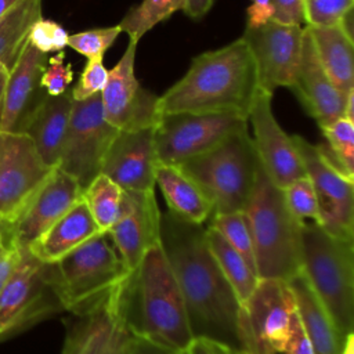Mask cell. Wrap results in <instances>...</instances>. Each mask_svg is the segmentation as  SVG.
<instances>
[{"mask_svg":"<svg viewBox=\"0 0 354 354\" xmlns=\"http://www.w3.org/2000/svg\"><path fill=\"white\" fill-rule=\"evenodd\" d=\"M72 102L71 91L57 97L44 94L24 116L17 129V131L26 134L33 141L44 163L51 167H57L59 162Z\"/></svg>","mask_w":354,"mask_h":354,"instance_id":"obj_23","label":"cell"},{"mask_svg":"<svg viewBox=\"0 0 354 354\" xmlns=\"http://www.w3.org/2000/svg\"><path fill=\"white\" fill-rule=\"evenodd\" d=\"M354 0H303V18L308 28L339 25L353 11Z\"/></svg>","mask_w":354,"mask_h":354,"instance_id":"obj_34","label":"cell"},{"mask_svg":"<svg viewBox=\"0 0 354 354\" xmlns=\"http://www.w3.org/2000/svg\"><path fill=\"white\" fill-rule=\"evenodd\" d=\"M180 353L181 351H174L153 340L131 333V337L129 340L124 354H180Z\"/></svg>","mask_w":354,"mask_h":354,"instance_id":"obj_44","label":"cell"},{"mask_svg":"<svg viewBox=\"0 0 354 354\" xmlns=\"http://www.w3.org/2000/svg\"><path fill=\"white\" fill-rule=\"evenodd\" d=\"M301 271L340 335L354 333V239L333 236L317 223L304 221Z\"/></svg>","mask_w":354,"mask_h":354,"instance_id":"obj_5","label":"cell"},{"mask_svg":"<svg viewBox=\"0 0 354 354\" xmlns=\"http://www.w3.org/2000/svg\"><path fill=\"white\" fill-rule=\"evenodd\" d=\"M304 111L317 120L319 127L329 126L343 118L346 97L324 72L307 28L303 30V46L295 79L289 87Z\"/></svg>","mask_w":354,"mask_h":354,"instance_id":"obj_21","label":"cell"},{"mask_svg":"<svg viewBox=\"0 0 354 354\" xmlns=\"http://www.w3.org/2000/svg\"><path fill=\"white\" fill-rule=\"evenodd\" d=\"M315 55L333 86L344 95L354 90V47L340 25L308 28Z\"/></svg>","mask_w":354,"mask_h":354,"instance_id":"obj_27","label":"cell"},{"mask_svg":"<svg viewBox=\"0 0 354 354\" xmlns=\"http://www.w3.org/2000/svg\"><path fill=\"white\" fill-rule=\"evenodd\" d=\"M118 131L104 116L101 94L73 101L57 167L84 189L101 173L102 160Z\"/></svg>","mask_w":354,"mask_h":354,"instance_id":"obj_11","label":"cell"},{"mask_svg":"<svg viewBox=\"0 0 354 354\" xmlns=\"http://www.w3.org/2000/svg\"><path fill=\"white\" fill-rule=\"evenodd\" d=\"M8 76H10L8 68L0 61V108H1V104H3V100H4V93H6Z\"/></svg>","mask_w":354,"mask_h":354,"instance_id":"obj_48","label":"cell"},{"mask_svg":"<svg viewBox=\"0 0 354 354\" xmlns=\"http://www.w3.org/2000/svg\"><path fill=\"white\" fill-rule=\"evenodd\" d=\"M180 354H184V351H181V353H180Z\"/></svg>","mask_w":354,"mask_h":354,"instance_id":"obj_52","label":"cell"},{"mask_svg":"<svg viewBox=\"0 0 354 354\" xmlns=\"http://www.w3.org/2000/svg\"><path fill=\"white\" fill-rule=\"evenodd\" d=\"M321 130L325 142L317 145L319 153L332 167L354 180V123L340 118Z\"/></svg>","mask_w":354,"mask_h":354,"instance_id":"obj_30","label":"cell"},{"mask_svg":"<svg viewBox=\"0 0 354 354\" xmlns=\"http://www.w3.org/2000/svg\"><path fill=\"white\" fill-rule=\"evenodd\" d=\"M300 324L313 346L314 354H340L344 339L329 313L310 286L303 271L288 281Z\"/></svg>","mask_w":354,"mask_h":354,"instance_id":"obj_25","label":"cell"},{"mask_svg":"<svg viewBox=\"0 0 354 354\" xmlns=\"http://www.w3.org/2000/svg\"><path fill=\"white\" fill-rule=\"evenodd\" d=\"M155 184L159 187L170 213L194 224H205L213 206L201 187L177 165L158 163Z\"/></svg>","mask_w":354,"mask_h":354,"instance_id":"obj_26","label":"cell"},{"mask_svg":"<svg viewBox=\"0 0 354 354\" xmlns=\"http://www.w3.org/2000/svg\"><path fill=\"white\" fill-rule=\"evenodd\" d=\"M68 32L65 28L51 19L40 18L30 29L28 41L40 53L48 55L50 53L64 51L68 46Z\"/></svg>","mask_w":354,"mask_h":354,"instance_id":"obj_37","label":"cell"},{"mask_svg":"<svg viewBox=\"0 0 354 354\" xmlns=\"http://www.w3.org/2000/svg\"><path fill=\"white\" fill-rule=\"evenodd\" d=\"M214 0H185L184 12L192 19L203 18L212 8Z\"/></svg>","mask_w":354,"mask_h":354,"instance_id":"obj_46","label":"cell"},{"mask_svg":"<svg viewBox=\"0 0 354 354\" xmlns=\"http://www.w3.org/2000/svg\"><path fill=\"white\" fill-rule=\"evenodd\" d=\"M248 218L259 279L289 281L301 271V228L286 206L283 192L259 166L243 209Z\"/></svg>","mask_w":354,"mask_h":354,"instance_id":"obj_4","label":"cell"},{"mask_svg":"<svg viewBox=\"0 0 354 354\" xmlns=\"http://www.w3.org/2000/svg\"><path fill=\"white\" fill-rule=\"evenodd\" d=\"M225 354H248V353H245V351H242V350H236V348H231V347L225 346Z\"/></svg>","mask_w":354,"mask_h":354,"instance_id":"obj_51","label":"cell"},{"mask_svg":"<svg viewBox=\"0 0 354 354\" xmlns=\"http://www.w3.org/2000/svg\"><path fill=\"white\" fill-rule=\"evenodd\" d=\"M82 196L83 189L79 183L59 167H55L17 220L10 227L0 228L8 234L14 243L28 249Z\"/></svg>","mask_w":354,"mask_h":354,"instance_id":"obj_18","label":"cell"},{"mask_svg":"<svg viewBox=\"0 0 354 354\" xmlns=\"http://www.w3.org/2000/svg\"><path fill=\"white\" fill-rule=\"evenodd\" d=\"M123 313L133 335L174 351H185L194 340L181 290L159 242L126 278Z\"/></svg>","mask_w":354,"mask_h":354,"instance_id":"obj_3","label":"cell"},{"mask_svg":"<svg viewBox=\"0 0 354 354\" xmlns=\"http://www.w3.org/2000/svg\"><path fill=\"white\" fill-rule=\"evenodd\" d=\"M160 216L155 191H123L119 214L106 234L129 271L159 242Z\"/></svg>","mask_w":354,"mask_h":354,"instance_id":"obj_19","label":"cell"},{"mask_svg":"<svg viewBox=\"0 0 354 354\" xmlns=\"http://www.w3.org/2000/svg\"><path fill=\"white\" fill-rule=\"evenodd\" d=\"M184 4L185 0H142L126 12L119 28L127 33L129 39L138 43L155 25L170 18L176 11L184 10Z\"/></svg>","mask_w":354,"mask_h":354,"instance_id":"obj_32","label":"cell"},{"mask_svg":"<svg viewBox=\"0 0 354 354\" xmlns=\"http://www.w3.org/2000/svg\"><path fill=\"white\" fill-rule=\"evenodd\" d=\"M343 118L354 123V90H351L346 97Z\"/></svg>","mask_w":354,"mask_h":354,"instance_id":"obj_47","label":"cell"},{"mask_svg":"<svg viewBox=\"0 0 354 354\" xmlns=\"http://www.w3.org/2000/svg\"><path fill=\"white\" fill-rule=\"evenodd\" d=\"M184 354H185V351H184Z\"/></svg>","mask_w":354,"mask_h":354,"instance_id":"obj_53","label":"cell"},{"mask_svg":"<svg viewBox=\"0 0 354 354\" xmlns=\"http://www.w3.org/2000/svg\"><path fill=\"white\" fill-rule=\"evenodd\" d=\"M340 354H354V333L346 336Z\"/></svg>","mask_w":354,"mask_h":354,"instance_id":"obj_49","label":"cell"},{"mask_svg":"<svg viewBox=\"0 0 354 354\" xmlns=\"http://www.w3.org/2000/svg\"><path fill=\"white\" fill-rule=\"evenodd\" d=\"M48 57L36 50L29 41L22 48L10 71L4 100L0 108V131H17L24 116L46 94L41 93L40 77Z\"/></svg>","mask_w":354,"mask_h":354,"instance_id":"obj_22","label":"cell"},{"mask_svg":"<svg viewBox=\"0 0 354 354\" xmlns=\"http://www.w3.org/2000/svg\"><path fill=\"white\" fill-rule=\"evenodd\" d=\"M73 80V69L69 62L65 64V53L59 51L48 57L44 72L40 77V86L47 95L57 97L68 91Z\"/></svg>","mask_w":354,"mask_h":354,"instance_id":"obj_38","label":"cell"},{"mask_svg":"<svg viewBox=\"0 0 354 354\" xmlns=\"http://www.w3.org/2000/svg\"><path fill=\"white\" fill-rule=\"evenodd\" d=\"M206 239L212 254L232 289L241 308L250 299L257 282V274L248 266L242 256L210 225L206 224Z\"/></svg>","mask_w":354,"mask_h":354,"instance_id":"obj_29","label":"cell"},{"mask_svg":"<svg viewBox=\"0 0 354 354\" xmlns=\"http://www.w3.org/2000/svg\"><path fill=\"white\" fill-rule=\"evenodd\" d=\"M130 274L106 232H100L50 264V279L62 310L82 315L101 303Z\"/></svg>","mask_w":354,"mask_h":354,"instance_id":"obj_6","label":"cell"},{"mask_svg":"<svg viewBox=\"0 0 354 354\" xmlns=\"http://www.w3.org/2000/svg\"><path fill=\"white\" fill-rule=\"evenodd\" d=\"M272 95L257 90L248 119L253 126V147L260 166L268 178L281 189L297 178L306 177L299 151L289 136L277 122Z\"/></svg>","mask_w":354,"mask_h":354,"instance_id":"obj_17","label":"cell"},{"mask_svg":"<svg viewBox=\"0 0 354 354\" xmlns=\"http://www.w3.org/2000/svg\"><path fill=\"white\" fill-rule=\"evenodd\" d=\"M159 243L181 290L194 339L241 350V306L212 254L206 225L162 213Z\"/></svg>","mask_w":354,"mask_h":354,"instance_id":"obj_1","label":"cell"},{"mask_svg":"<svg viewBox=\"0 0 354 354\" xmlns=\"http://www.w3.org/2000/svg\"><path fill=\"white\" fill-rule=\"evenodd\" d=\"M246 15L248 18L245 29H254L267 25L274 19L272 0H250Z\"/></svg>","mask_w":354,"mask_h":354,"instance_id":"obj_43","label":"cell"},{"mask_svg":"<svg viewBox=\"0 0 354 354\" xmlns=\"http://www.w3.org/2000/svg\"><path fill=\"white\" fill-rule=\"evenodd\" d=\"M185 354H225V346L209 339L195 337L187 347Z\"/></svg>","mask_w":354,"mask_h":354,"instance_id":"obj_45","label":"cell"},{"mask_svg":"<svg viewBox=\"0 0 354 354\" xmlns=\"http://www.w3.org/2000/svg\"><path fill=\"white\" fill-rule=\"evenodd\" d=\"M303 30L275 21L245 29L242 37L254 62L259 90L272 95L278 87H290L301 55Z\"/></svg>","mask_w":354,"mask_h":354,"instance_id":"obj_15","label":"cell"},{"mask_svg":"<svg viewBox=\"0 0 354 354\" xmlns=\"http://www.w3.org/2000/svg\"><path fill=\"white\" fill-rule=\"evenodd\" d=\"M19 1L21 0H0V17H3L7 11H10Z\"/></svg>","mask_w":354,"mask_h":354,"instance_id":"obj_50","label":"cell"},{"mask_svg":"<svg viewBox=\"0 0 354 354\" xmlns=\"http://www.w3.org/2000/svg\"><path fill=\"white\" fill-rule=\"evenodd\" d=\"M296 315L288 281L259 279L239 313V346L248 354H282Z\"/></svg>","mask_w":354,"mask_h":354,"instance_id":"obj_9","label":"cell"},{"mask_svg":"<svg viewBox=\"0 0 354 354\" xmlns=\"http://www.w3.org/2000/svg\"><path fill=\"white\" fill-rule=\"evenodd\" d=\"M22 254V248H19L8 236V234L0 228V292L6 286L15 267L18 266Z\"/></svg>","mask_w":354,"mask_h":354,"instance_id":"obj_40","label":"cell"},{"mask_svg":"<svg viewBox=\"0 0 354 354\" xmlns=\"http://www.w3.org/2000/svg\"><path fill=\"white\" fill-rule=\"evenodd\" d=\"M257 90L252 54L239 37L195 57L185 75L158 98V115L234 112L248 118Z\"/></svg>","mask_w":354,"mask_h":354,"instance_id":"obj_2","label":"cell"},{"mask_svg":"<svg viewBox=\"0 0 354 354\" xmlns=\"http://www.w3.org/2000/svg\"><path fill=\"white\" fill-rule=\"evenodd\" d=\"M62 311L50 279V264L22 249L21 260L0 292V343Z\"/></svg>","mask_w":354,"mask_h":354,"instance_id":"obj_8","label":"cell"},{"mask_svg":"<svg viewBox=\"0 0 354 354\" xmlns=\"http://www.w3.org/2000/svg\"><path fill=\"white\" fill-rule=\"evenodd\" d=\"M55 167L44 163L33 141L0 131V227H10Z\"/></svg>","mask_w":354,"mask_h":354,"instance_id":"obj_12","label":"cell"},{"mask_svg":"<svg viewBox=\"0 0 354 354\" xmlns=\"http://www.w3.org/2000/svg\"><path fill=\"white\" fill-rule=\"evenodd\" d=\"M43 0H21L0 17V61L12 69L28 43L32 26L41 17Z\"/></svg>","mask_w":354,"mask_h":354,"instance_id":"obj_28","label":"cell"},{"mask_svg":"<svg viewBox=\"0 0 354 354\" xmlns=\"http://www.w3.org/2000/svg\"><path fill=\"white\" fill-rule=\"evenodd\" d=\"M177 166L205 192L213 214H225L243 212L260 163L246 129Z\"/></svg>","mask_w":354,"mask_h":354,"instance_id":"obj_7","label":"cell"},{"mask_svg":"<svg viewBox=\"0 0 354 354\" xmlns=\"http://www.w3.org/2000/svg\"><path fill=\"white\" fill-rule=\"evenodd\" d=\"M122 194L123 189L102 173L83 189V201L101 232H108L115 223L120 209Z\"/></svg>","mask_w":354,"mask_h":354,"instance_id":"obj_31","label":"cell"},{"mask_svg":"<svg viewBox=\"0 0 354 354\" xmlns=\"http://www.w3.org/2000/svg\"><path fill=\"white\" fill-rule=\"evenodd\" d=\"M207 225L214 228L242 256V259L248 263V266L256 272L253 238H252L248 218L243 212L213 214L209 218Z\"/></svg>","mask_w":354,"mask_h":354,"instance_id":"obj_33","label":"cell"},{"mask_svg":"<svg viewBox=\"0 0 354 354\" xmlns=\"http://www.w3.org/2000/svg\"><path fill=\"white\" fill-rule=\"evenodd\" d=\"M108 80V69L102 64V58L87 59L77 83L72 87L71 95L73 101H83L101 94Z\"/></svg>","mask_w":354,"mask_h":354,"instance_id":"obj_39","label":"cell"},{"mask_svg":"<svg viewBox=\"0 0 354 354\" xmlns=\"http://www.w3.org/2000/svg\"><path fill=\"white\" fill-rule=\"evenodd\" d=\"M137 41L129 44L118 61L108 71V80L101 93L104 116L118 130L152 127L159 120L158 98L144 88L134 72Z\"/></svg>","mask_w":354,"mask_h":354,"instance_id":"obj_14","label":"cell"},{"mask_svg":"<svg viewBox=\"0 0 354 354\" xmlns=\"http://www.w3.org/2000/svg\"><path fill=\"white\" fill-rule=\"evenodd\" d=\"M155 126L119 130L102 160L101 173L123 191H155Z\"/></svg>","mask_w":354,"mask_h":354,"instance_id":"obj_20","label":"cell"},{"mask_svg":"<svg viewBox=\"0 0 354 354\" xmlns=\"http://www.w3.org/2000/svg\"><path fill=\"white\" fill-rule=\"evenodd\" d=\"M246 129L248 118L234 112L163 115L155 124L158 163L180 165Z\"/></svg>","mask_w":354,"mask_h":354,"instance_id":"obj_10","label":"cell"},{"mask_svg":"<svg viewBox=\"0 0 354 354\" xmlns=\"http://www.w3.org/2000/svg\"><path fill=\"white\" fill-rule=\"evenodd\" d=\"M283 198L290 213L300 221L313 220V223L319 221L317 196L308 177H301L290 183L282 189Z\"/></svg>","mask_w":354,"mask_h":354,"instance_id":"obj_35","label":"cell"},{"mask_svg":"<svg viewBox=\"0 0 354 354\" xmlns=\"http://www.w3.org/2000/svg\"><path fill=\"white\" fill-rule=\"evenodd\" d=\"M120 32L122 30L119 25L83 30L75 35H69L68 47L84 55L87 59L104 58V54L115 43Z\"/></svg>","mask_w":354,"mask_h":354,"instance_id":"obj_36","label":"cell"},{"mask_svg":"<svg viewBox=\"0 0 354 354\" xmlns=\"http://www.w3.org/2000/svg\"><path fill=\"white\" fill-rule=\"evenodd\" d=\"M274 19L278 24L300 26L303 18V0H272Z\"/></svg>","mask_w":354,"mask_h":354,"instance_id":"obj_41","label":"cell"},{"mask_svg":"<svg viewBox=\"0 0 354 354\" xmlns=\"http://www.w3.org/2000/svg\"><path fill=\"white\" fill-rule=\"evenodd\" d=\"M124 281L90 311L73 315L75 321L68 324L61 354L126 353L131 332L123 313Z\"/></svg>","mask_w":354,"mask_h":354,"instance_id":"obj_16","label":"cell"},{"mask_svg":"<svg viewBox=\"0 0 354 354\" xmlns=\"http://www.w3.org/2000/svg\"><path fill=\"white\" fill-rule=\"evenodd\" d=\"M292 138L317 196L318 225L333 236L354 239V180L332 167L317 145L301 136Z\"/></svg>","mask_w":354,"mask_h":354,"instance_id":"obj_13","label":"cell"},{"mask_svg":"<svg viewBox=\"0 0 354 354\" xmlns=\"http://www.w3.org/2000/svg\"><path fill=\"white\" fill-rule=\"evenodd\" d=\"M282 354H314L313 346L300 324L297 311L292 322L290 333L288 336V340L283 346Z\"/></svg>","mask_w":354,"mask_h":354,"instance_id":"obj_42","label":"cell"},{"mask_svg":"<svg viewBox=\"0 0 354 354\" xmlns=\"http://www.w3.org/2000/svg\"><path fill=\"white\" fill-rule=\"evenodd\" d=\"M100 232L82 196L28 250L40 261L53 264Z\"/></svg>","mask_w":354,"mask_h":354,"instance_id":"obj_24","label":"cell"}]
</instances>
